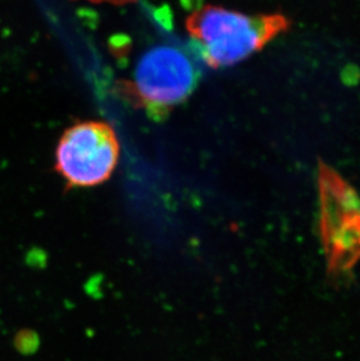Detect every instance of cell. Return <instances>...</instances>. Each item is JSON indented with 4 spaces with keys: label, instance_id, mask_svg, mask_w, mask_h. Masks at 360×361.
Here are the masks:
<instances>
[{
    "label": "cell",
    "instance_id": "1",
    "mask_svg": "<svg viewBox=\"0 0 360 361\" xmlns=\"http://www.w3.org/2000/svg\"><path fill=\"white\" fill-rule=\"evenodd\" d=\"M201 60L213 69L245 61L286 32L283 14H247L217 5H203L185 20Z\"/></svg>",
    "mask_w": 360,
    "mask_h": 361
},
{
    "label": "cell",
    "instance_id": "2",
    "mask_svg": "<svg viewBox=\"0 0 360 361\" xmlns=\"http://www.w3.org/2000/svg\"><path fill=\"white\" fill-rule=\"evenodd\" d=\"M200 72L186 51L172 44H158L137 62L133 79L123 80L116 90L152 120H163L197 89Z\"/></svg>",
    "mask_w": 360,
    "mask_h": 361
},
{
    "label": "cell",
    "instance_id": "3",
    "mask_svg": "<svg viewBox=\"0 0 360 361\" xmlns=\"http://www.w3.org/2000/svg\"><path fill=\"white\" fill-rule=\"evenodd\" d=\"M119 154V138L109 123H75L59 140L55 171L68 188H96L112 178Z\"/></svg>",
    "mask_w": 360,
    "mask_h": 361
},
{
    "label": "cell",
    "instance_id": "4",
    "mask_svg": "<svg viewBox=\"0 0 360 361\" xmlns=\"http://www.w3.org/2000/svg\"><path fill=\"white\" fill-rule=\"evenodd\" d=\"M322 234L329 252L330 268L337 273L360 257V200L335 171L320 167Z\"/></svg>",
    "mask_w": 360,
    "mask_h": 361
},
{
    "label": "cell",
    "instance_id": "5",
    "mask_svg": "<svg viewBox=\"0 0 360 361\" xmlns=\"http://www.w3.org/2000/svg\"><path fill=\"white\" fill-rule=\"evenodd\" d=\"M88 1H92V3H109L114 4V5H122V4L133 3V1H136V0H88Z\"/></svg>",
    "mask_w": 360,
    "mask_h": 361
}]
</instances>
